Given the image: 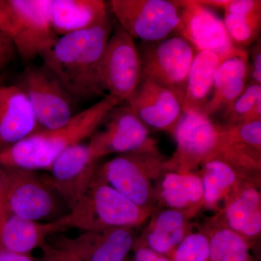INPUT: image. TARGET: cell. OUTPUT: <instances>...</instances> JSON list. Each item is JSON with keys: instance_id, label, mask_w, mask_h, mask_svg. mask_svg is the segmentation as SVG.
Listing matches in <instances>:
<instances>
[{"instance_id": "obj_1", "label": "cell", "mask_w": 261, "mask_h": 261, "mask_svg": "<svg viewBox=\"0 0 261 261\" xmlns=\"http://www.w3.org/2000/svg\"><path fill=\"white\" fill-rule=\"evenodd\" d=\"M113 27L111 18L93 28L63 36L41 55L42 66L75 100L104 93L98 72Z\"/></svg>"}, {"instance_id": "obj_2", "label": "cell", "mask_w": 261, "mask_h": 261, "mask_svg": "<svg viewBox=\"0 0 261 261\" xmlns=\"http://www.w3.org/2000/svg\"><path fill=\"white\" fill-rule=\"evenodd\" d=\"M120 104L116 98L106 95L91 107L77 113L64 126L37 130L0 152V167L49 170L65 150L90 138L109 111Z\"/></svg>"}, {"instance_id": "obj_3", "label": "cell", "mask_w": 261, "mask_h": 261, "mask_svg": "<svg viewBox=\"0 0 261 261\" xmlns=\"http://www.w3.org/2000/svg\"><path fill=\"white\" fill-rule=\"evenodd\" d=\"M155 209L136 205L101 179L95 172L82 198L58 221L61 231L69 228L83 231L113 227L137 228L147 222Z\"/></svg>"}, {"instance_id": "obj_4", "label": "cell", "mask_w": 261, "mask_h": 261, "mask_svg": "<svg viewBox=\"0 0 261 261\" xmlns=\"http://www.w3.org/2000/svg\"><path fill=\"white\" fill-rule=\"evenodd\" d=\"M168 171L169 159L157 149L118 154L98 166L96 174L136 205L155 209L156 184Z\"/></svg>"}, {"instance_id": "obj_5", "label": "cell", "mask_w": 261, "mask_h": 261, "mask_svg": "<svg viewBox=\"0 0 261 261\" xmlns=\"http://www.w3.org/2000/svg\"><path fill=\"white\" fill-rule=\"evenodd\" d=\"M49 8L50 0H0V32L24 62L49 50L59 38L51 27Z\"/></svg>"}, {"instance_id": "obj_6", "label": "cell", "mask_w": 261, "mask_h": 261, "mask_svg": "<svg viewBox=\"0 0 261 261\" xmlns=\"http://www.w3.org/2000/svg\"><path fill=\"white\" fill-rule=\"evenodd\" d=\"M116 23L135 39L153 42L178 36L181 18L176 1L112 0Z\"/></svg>"}, {"instance_id": "obj_7", "label": "cell", "mask_w": 261, "mask_h": 261, "mask_svg": "<svg viewBox=\"0 0 261 261\" xmlns=\"http://www.w3.org/2000/svg\"><path fill=\"white\" fill-rule=\"evenodd\" d=\"M137 49L142 80L171 89L184 100L187 79L196 54L191 44L179 36H173L158 42H142Z\"/></svg>"}, {"instance_id": "obj_8", "label": "cell", "mask_w": 261, "mask_h": 261, "mask_svg": "<svg viewBox=\"0 0 261 261\" xmlns=\"http://www.w3.org/2000/svg\"><path fill=\"white\" fill-rule=\"evenodd\" d=\"M2 169L5 208L10 214L36 221L58 216L60 197L46 175L21 168Z\"/></svg>"}, {"instance_id": "obj_9", "label": "cell", "mask_w": 261, "mask_h": 261, "mask_svg": "<svg viewBox=\"0 0 261 261\" xmlns=\"http://www.w3.org/2000/svg\"><path fill=\"white\" fill-rule=\"evenodd\" d=\"M103 92L125 102L142 80L140 54L135 40L116 23L108 39L99 67Z\"/></svg>"}, {"instance_id": "obj_10", "label": "cell", "mask_w": 261, "mask_h": 261, "mask_svg": "<svg viewBox=\"0 0 261 261\" xmlns=\"http://www.w3.org/2000/svg\"><path fill=\"white\" fill-rule=\"evenodd\" d=\"M17 84L29 98L39 129L64 126L77 113V101L42 65H29Z\"/></svg>"}, {"instance_id": "obj_11", "label": "cell", "mask_w": 261, "mask_h": 261, "mask_svg": "<svg viewBox=\"0 0 261 261\" xmlns=\"http://www.w3.org/2000/svg\"><path fill=\"white\" fill-rule=\"evenodd\" d=\"M101 125L102 128L94 132L87 144L94 161L111 154L159 149L148 128L126 103L111 109Z\"/></svg>"}, {"instance_id": "obj_12", "label": "cell", "mask_w": 261, "mask_h": 261, "mask_svg": "<svg viewBox=\"0 0 261 261\" xmlns=\"http://www.w3.org/2000/svg\"><path fill=\"white\" fill-rule=\"evenodd\" d=\"M219 130V125L202 112H184L172 135L176 148L169 159L171 171L197 173L214 150Z\"/></svg>"}, {"instance_id": "obj_13", "label": "cell", "mask_w": 261, "mask_h": 261, "mask_svg": "<svg viewBox=\"0 0 261 261\" xmlns=\"http://www.w3.org/2000/svg\"><path fill=\"white\" fill-rule=\"evenodd\" d=\"M135 228L113 227L83 231L75 238L53 234L49 243L66 250L81 261H126L133 248Z\"/></svg>"}, {"instance_id": "obj_14", "label": "cell", "mask_w": 261, "mask_h": 261, "mask_svg": "<svg viewBox=\"0 0 261 261\" xmlns=\"http://www.w3.org/2000/svg\"><path fill=\"white\" fill-rule=\"evenodd\" d=\"M179 8L178 36L186 39L196 51H210L224 58L235 45L224 20L198 0L176 1Z\"/></svg>"}, {"instance_id": "obj_15", "label": "cell", "mask_w": 261, "mask_h": 261, "mask_svg": "<svg viewBox=\"0 0 261 261\" xmlns=\"http://www.w3.org/2000/svg\"><path fill=\"white\" fill-rule=\"evenodd\" d=\"M97 166L88 145L80 143L60 154L49 169L50 173L46 176L60 198L71 210L88 189Z\"/></svg>"}, {"instance_id": "obj_16", "label": "cell", "mask_w": 261, "mask_h": 261, "mask_svg": "<svg viewBox=\"0 0 261 261\" xmlns=\"http://www.w3.org/2000/svg\"><path fill=\"white\" fill-rule=\"evenodd\" d=\"M184 100L176 92L147 80H141L126 103L148 129L173 135L184 113Z\"/></svg>"}, {"instance_id": "obj_17", "label": "cell", "mask_w": 261, "mask_h": 261, "mask_svg": "<svg viewBox=\"0 0 261 261\" xmlns=\"http://www.w3.org/2000/svg\"><path fill=\"white\" fill-rule=\"evenodd\" d=\"M209 156L224 160L249 177L260 179L261 121L220 126L217 142Z\"/></svg>"}, {"instance_id": "obj_18", "label": "cell", "mask_w": 261, "mask_h": 261, "mask_svg": "<svg viewBox=\"0 0 261 261\" xmlns=\"http://www.w3.org/2000/svg\"><path fill=\"white\" fill-rule=\"evenodd\" d=\"M210 221L231 230L254 245L261 233L260 181L243 184Z\"/></svg>"}, {"instance_id": "obj_19", "label": "cell", "mask_w": 261, "mask_h": 261, "mask_svg": "<svg viewBox=\"0 0 261 261\" xmlns=\"http://www.w3.org/2000/svg\"><path fill=\"white\" fill-rule=\"evenodd\" d=\"M27 94L18 84L0 85V152L39 130Z\"/></svg>"}, {"instance_id": "obj_20", "label": "cell", "mask_w": 261, "mask_h": 261, "mask_svg": "<svg viewBox=\"0 0 261 261\" xmlns=\"http://www.w3.org/2000/svg\"><path fill=\"white\" fill-rule=\"evenodd\" d=\"M250 56L237 47L221 60L215 74L214 91L202 113L211 117L225 111L243 92L250 81Z\"/></svg>"}, {"instance_id": "obj_21", "label": "cell", "mask_w": 261, "mask_h": 261, "mask_svg": "<svg viewBox=\"0 0 261 261\" xmlns=\"http://www.w3.org/2000/svg\"><path fill=\"white\" fill-rule=\"evenodd\" d=\"M190 219L181 211L158 207L136 241L170 258L176 247L192 231Z\"/></svg>"}, {"instance_id": "obj_22", "label": "cell", "mask_w": 261, "mask_h": 261, "mask_svg": "<svg viewBox=\"0 0 261 261\" xmlns=\"http://www.w3.org/2000/svg\"><path fill=\"white\" fill-rule=\"evenodd\" d=\"M157 207L173 209L195 217L202 209L203 188L199 173L166 171L156 184Z\"/></svg>"}, {"instance_id": "obj_23", "label": "cell", "mask_w": 261, "mask_h": 261, "mask_svg": "<svg viewBox=\"0 0 261 261\" xmlns=\"http://www.w3.org/2000/svg\"><path fill=\"white\" fill-rule=\"evenodd\" d=\"M102 0H50L49 17L58 37L97 27L111 18Z\"/></svg>"}, {"instance_id": "obj_24", "label": "cell", "mask_w": 261, "mask_h": 261, "mask_svg": "<svg viewBox=\"0 0 261 261\" xmlns=\"http://www.w3.org/2000/svg\"><path fill=\"white\" fill-rule=\"evenodd\" d=\"M61 232L58 219L47 223L18 217L8 211L0 220V248L15 253L32 254L42 248L48 237Z\"/></svg>"}, {"instance_id": "obj_25", "label": "cell", "mask_w": 261, "mask_h": 261, "mask_svg": "<svg viewBox=\"0 0 261 261\" xmlns=\"http://www.w3.org/2000/svg\"><path fill=\"white\" fill-rule=\"evenodd\" d=\"M203 188L202 208L219 211L225 200L248 181H260L244 174L231 164L215 156H209L200 166Z\"/></svg>"}, {"instance_id": "obj_26", "label": "cell", "mask_w": 261, "mask_h": 261, "mask_svg": "<svg viewBox=\"0 0 261 261\" xmlns=\"http://www.w3.org/2000/svg\"><path fill=\"white\" fill-rule=\"evenodd\" d=\"M221 60L213 51L196 53L187 79L184 112H202L212 96L215 74Z\"/></svg>"}, {"instance_id": "obj_27", "label": "cell", "mask_w": 261, "mask_h": 261, "mask_svg": "<svg viewBox=\"0 0 261 261\" xmlns=\"http://www.w3.org/2000/svg\"><path fill=\"white\" fill-rule=\"evenodd\" d=\"M222 9L225 27L235 45L245 48L260 38V0H227Z\"/></svg>"}, {"instance_id": "obj_28", "label": "cell", "mask_w": 261, "mask_h": 261, "mask_svg": "<svg viewBox=\"0 0 261 261\" xmlns=\"http://www.w3.org/2000/svg\"><path fill=\"white\" fill-rule=\"evenodd\" d=\"M203 230L209 240L208 261H253V245L238 233L210 220Z\"/></svg>"}, {"instance_id": "obj_29", "label": "cell", "mask_w": 261, "mask_h": 261, "mask_svg": "<svg viewBox=\"0 0 261 261\" xmlns=\"http://www.w3.org/2000/svg\"><path fill=\"white\" fill-rule=\"evenodd\" d=\"M224 127L261 121V84L249 81L243 92L224 111Z\"/></svg>"}, {"instance_id": "obj_30", "label": "cell", "mask_w": 261, "mask_h": 261, "mask_svg": "<svg viewBox=\"0 0 261 261\" xmlns=\"http://www.w3.org/2000/svg\"><path fill=\"white\" fill-rule=\"evenodd\" d=\"M209 240L204 230H192L170 257L172 261H208Z\"/></svg>"}, {"instance_id": "obj_31", "label": "cell", "mask_w": 261, "mask_h": 261, "mask_svg": "<svg viewBox=\"0 0 261 261\" xmlns=\"http://www.w3.org/2000/svg\"><path fill=\"white\" fill-rule=\"evenodd\" d=\"M250 61V81L261 84V42L260 38L253 43Z\"/></svg>"}, {"instance_id": "obj_32", "label": "cell", "mask_w": 261, "mask_h": 261, "mask_svg": "<svg viewBox=\"0 0 261 261\" xmlns=\"http://www.w3.org/2000/svg\"><path fill=\"white\" fill-rule=\"evenodd\" d=\"M132 250L135 261H172L169 257L151 250L136 240Z\"/></svg>"}, {"instance_id": "obj_33", "label": "cell", "mask_w": 261, "mask_h": 261, "mask_svg": "<svg viewBox=\"0 0 261 261\" xmlns=\"http://www.w3.org/2000/svg\"><path fill=\"white\" fill-rule=\"evenodd\" d=\"M16 54L14 45L10 38L0 32V72L14 59Z\"/></svg>"}, {"instance_id": "obj_34", "label": "cell", "mask_w": 261, "mask_h": 261, "mask_svg": "<svg viewBox=\"0 0 261 261\" xmlns=\"http://www.w3.org/2000/svg\"><path fill=\"white\" fill-rule=\"evenodd\" d=\"M0 261H42L36 258L32 254H19L6 251L0 248Z\"/></svg>"}, {"instance_id": "obj_35", "label": "cell", "mask_w": 261, "mask_h": 261, "mask_svg": "<svg viewBox=\"0 0 261 261\" xmlns=\"http://www.w3.org/2000/svg\"><path fill=\"white\" fill-rule=\"evenodd\" d=\"M41 249L42 251V261H59L56 248L49 242H46Z\"/></svg>"}, {"instance_id": "obj_36", "label": "cell", "mask_w": 261, "mask_h": 261, "mask_svg": "<svg viewBox=\"0 0 261 261\" xmlns=\"http://www.w3.org/2000/svg\"><path fill=\"white\" fill-rule=\"evenodd\" d=\"M56 248V247H55ZM57 255L59 261H81L78 257L66 250L56 248Z\"/></svg>"}, {"instance_id": "obj_37", "label": "cell", "mask_w": 261, "mask_h": 261, "mask_svg": "<svg viewBox=\"0 0 261 261\" xmlns=\"http://www.w3.org/2000/svg\"><path fill=\"white\" fill-rule=\"evenodd\" d=\"M3 169L0 167V220L5 214L6 208H5L4 199V189H3Z\"/></svg>"}, {"instance_id": "obj_38", "label": "cell", "mask_w": 261, "mask_h": 261, "mask_svg": "<svg viewBox=\"0 0 261 261\" xmlns=\"http://www.w3.org/2000/svg\"><path fill=\"white\" fill-rule=\"evenodd\" d=\"M1 84H2L1 80H0V85H1Z\"/></svg>"}]
</instances>
